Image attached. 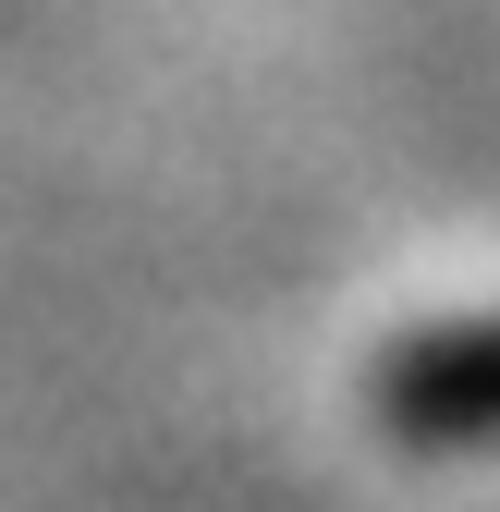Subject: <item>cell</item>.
<instances>
[{
  "label": "cell",
  "mask_w": 500,
  "mask_h": 512,
  "mask_svg": "<svg viewBox=\"0 0 500 512\" xmlns=\"http://www.w3.org/2000/svg\"><path fill=\"white\" fill-rule=\"evenodd\" d=\"M379 427L427 439V452L500 439V317H464V330L391 342V366H379Z\"/></svg>",
  "instance_id": "cell-1"
}]
</instances>
